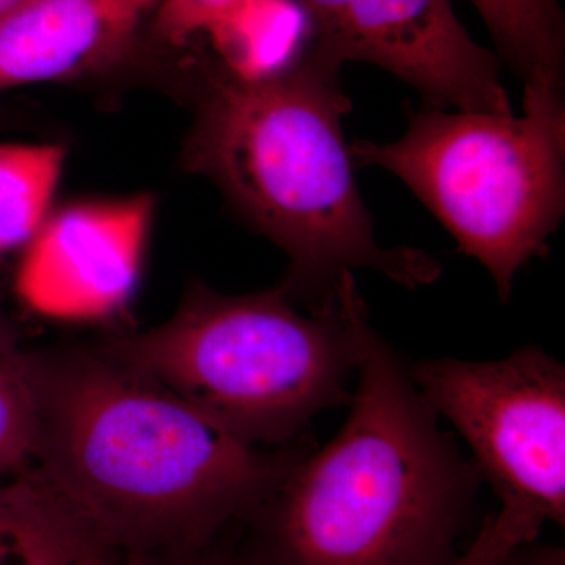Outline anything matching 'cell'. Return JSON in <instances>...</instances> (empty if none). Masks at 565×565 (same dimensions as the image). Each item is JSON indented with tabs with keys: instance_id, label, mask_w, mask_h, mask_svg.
<instances>
[{
	"instance_id": "2",
	"label": "cell",
	"mask_w": 565,
	"mask_h": 565,
	"mask_svg": "<svg viewBox=\"0 0 565 565\" xmlns=\"http://www.w3.org/2000/svg\"><path fill=\"white\" fill-rule=\"evenodd\" d=\"M340 70L308 41L288 65L262 77L239 76L218 62L185 150L193 172L288 255L280 288L310 311L337 302L353 269L408 289L441 275L429 253L384 247L375 237L344 139L352 106Z\"/></svg>"
},
{
	"instance_id": "6",
	"label": "cell",
	"mask_w": 565,
	"mask_h": 565,
	"mask_svg": "<svg viewBox=\"0 0 565 565\" xmlns=\"http://www.w3.org/2000/svg\"><path fill=\"white\" fill-rule=\"evenodd\" d=\"M416 388L463 438L500 501L533 505L565 523V367L539 345L498 362L412 364Z\"/></svg>"
},
{
	"instance_id": "18",
	"label": "cell",
	"mask_w": 565,
	"mask_h": 565,
	"mask_svg": "<svg viewBox=\"0 0 565 565\" xmlns=\"http://www.w3.org/2000/svg\"><path fill=\"white\" fill-rule=\"evenodd\" d=\"M509 565H565V552L563 546L530 542L516 550Z\"/></svg>"
},
{
	"instance_id": "10",
	"label": "cell",
	"mask_w": 565,
	"mask_h": 565,
	"mask_svg": "<svg viewBox=\"0 0 565 565\" xmlns=\"http://www.w3.org/2000/svg\"><path fill=\"white\" fill-rule=\"evenodd\" d=\"M106 548L35 465L0 478V565H96Z\"/></svg>"
},
{
	"instance_id": "7",
	"label": "cell",
	"mask_w": 565,
	"mask_h": 565,
	"mask_svg": "<svg viewBox=\"0 0 565 565\" xmlns=\"http://www.w3.org/2000/svg\"><path fill=\"white\" fill-rule=\"evenodd\" d=\"M307 41L343 66L371 63L414 87L426 107L511 115L501 61L471 39L449 0H294Z\"/></svg>"
},
{
	"instance_id": "17",
	"label": "cell",
	"mask_w": 565,
	"mask_h": 565,
	"mask_svg": "<svg viewBox=\"0 0 565 565\" xmlns=\"http://www.w3.org/2000/svg\"><path fill=\"white\" fill-rule=\"evenodd\" d=\"M131 565H263L258 557L230 555L215 548L214 542L203 548L178 555L134 557Z\"/></svg>"
},
{
	"instance_id": "5",
	"label": "cell",
	"mask_w": 565,
	"mask_h": 565,
	"mask_svg": "<svg viewBox=\"0 0 565 565\" xmlns=\"http://www.w3.org/2000/svg\"><path fill=\"white\" fill-rule=\"evenodd\" d=\"M349 154L399 178L486 267L501 303L564 217V93H523L520 117L426 107L399 139L353 140Z\"/></svg>"
},
{
	"instance_id": "16",
	"label": "cell",
	"mask_w": 565,
	"mask_h": 565,
	"mask_svg": "<svg viewBox=\"0 0 565 565\" xmlns=\"http://www.w3.org/2000/svg\"><path fill=\"white\" fill-rule=\"evenodd\" d=\"M250 0H161L159 31L166 39L180 43L193 33L210 32Z\"/></svg>"
},
{
	"instance_id": "9",
	"label": "cell",
	"mask_w": 565,
	"mask_h": 565,
	"mask_svg": "<svg viewBox=\"0 0 565 565\" xmlns=\"http://www.w3.org/2000/svg\"><path fill=\"white\" fill-rule=\"evenodd\" d=\"M161 0H24L0 21V93L106 65Z\"/></svg>"
},
{
	"instance_id": "4",
	"label": "cell",
	"mask_w": 565,
	"mask_h": 565,
	"mask_svg": "<svg viewBox=\"0 0 565 565\" xmlns=\"http://www.w3.org/2000/svg\"><path fill=\"white\" fill-rule=\"evenodd\" d=\"M280 286L228 296L193 286L172 318L98 344L244 444L277 445L349 404L367 319L353 274L337 302L302 315Z\"/></svg>"
},
{
	"instance_id": "3",
	"label": "cell",
	"mask_w": 565,
	"mask_h": 565,
	"mask_svg": "<svg viewBox=\"0 0 565 565\" xmlns=\"http://www.w3.org/2000/svg\"><path fill=\"white\" fill-rule=\"evenodd\" d=\"M348 419L250 515L263 565H449L471 525L478 468L366 319Z\"/></svg>"
},
{
	"instance_id": "12",
	"label": "cell",
	"mask_w": 565,
	"mask_h": 565,
	"mask_svg": "<svg viewBox=\"0 0 565 565\" xmlns=\"http://www.w3.org/2000/svg\"><path fill=\"white\" fill-rule=\"evenodd\" d=\"M210 33L222 65L243 77H262L299 54L308 28L294 0H250Z\"/></svg>"
},
{
	"instance_id": "1",
	"label": "cell",
	"mask_w": 565,
	"mask_h": 565,
	"mask_svg": "<svg viewBox=\"0 0 565 565\" xmlns=\"http://www.w3.org/2000/svg\"><path fill=\"white\" fill-rule=\"evenodd\" d=\"M32 463L111 548L129 557L212 544L253 511L311 444L267 452L98 345L29 352Z\"/></svg>"
},
{
	"instance_id": "11",
	"label": "cell",
	"mask_w": 565,
	"mask_h": 565,
	"mask_svg": "<svg viewBox=\"0 0 565 565\" xmlns=\"http://www.w3.org/2000/svg\"><path fill=\"white\" fill-rule=\"evenodd\" d=\"M498 58L511 66L523 90L564 92L565 20L559 0H470Z\"/></svg>"
},
{
	"instance_id": "14",
	"label": "cell",
	"mask_w": 565,
	"mask_h": 565,
	"mask_svg": "<svg viewBox=\"0 0 565 565\" xmlns=\"http://www.w3.org/2000/svg\"><path fill=\"white\" fill-rule=\"evenodd\" d=\"M35 438L31 359L0 316V478L32 463Z\"/></svg>"
},
{
	"instance_id": "13",
	"label": "cell",
	"mask_w": 565,
	"mask_h": 565,
	"mask_svg": "<svg viewBox=\"0 0 565 565\" xmlns=\"http://www.w3.org/2000/svg\"><path fill=\"white\" fill-rule=\"evenodd\" d=\"M65 166L55 143H0V255L31 243L52 211Z\"/></svg>"
},
{
	"instance_id": "19",
	"label": "cell",
	"mask_w": 565,
	"mask_h": 565,
	"mask_svg": "<svg viewBox=\"0 0 565 565\" xmlns=\"http://www.w3.org/2000/svg\"><path fill=\"white\" fill-rule=\"evenodd\" d=\"M24 0H0V21L6 20L7 17L18 9Z\"/></svg>"
},
{
	"instance_id": "8",
	"label": "cell",
	"mask_w": 565,
	"mask_h": 565,
	"mask_svg": "<svg viewBox=\"0 0 565 565\" xmlns=\"http://www.w3.org/2000/svg\"><path fill=\"white\" fill-rule=\"evenodd\" d=\"M154 214L147 193L51 211L22 248L14 291L51 321L95 323L122 313L139 285Z\"/></svg>"
},
{
	"instance_id": "15",
	"label": "cell",
	"mask_w": 565,
	"mask_h": 565,
	"mask_svg": "<svg viewBox=\"0 0 565 565\" xmlns=\"http://www.w3.org/2000/svg\"><path fill=\"white\" fill-rule=\"evenodd\" d=\"M544 516L530 504L503 500L501 508L486 516L471 544L449 565H509L520 546L534 542Z\"/></svg>"
}]
</instances>
